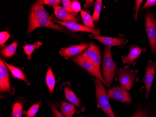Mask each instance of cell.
I'll return each instance as SVG.
<instances>
[{
	"label": "cell",
	"mask_w": 156,
	"mask_h": 117,
	"mask_svg": "<svg viewBox=\"0 0 156 117\" xmlns=\"http://www.w3.org/2000/svg\"><path fill=\"white\" fill-rule=\"evenodd\" d=\"M40 27H48L59 31H63V28L54 23L43 5L36 3L32 7L30 13L28 33H31L35 29Z\"/></svg>",
	"instance_id": "obj_1"
},
{
	"label": "cell",
	"mask_w": 156,
	"mask_h": 117,
	"mask_svg": "<svg viewBox=\"0 0 156 117\" xmlns=\"http://www.w3.org/2000/svg\"><path fill=\"white\" fill-rule=\"evenodd\" d=\"M73 60L77 65L84 68L92 75L95 76L98 80L100 81L102 83H104V85L109 87L105 82L104 78L102 77L100 69H99L95 65L89 60L79 55L75 58H73Z\"/></svg>",
	"instance_id": "obj_4"
},
{
	"label": "cell",
	"mask_w": 156,
	"mask_h": 117,
	"mask_svg": "<svg viewBox=\"0 0 156 117\" xmlns=\"http://www.w3.org/2000/svg\"><path fill=\"white\" fill-rule=\"evenodd\" d=\"M95 90L98 107L108 117H115L109 104L108 93L102 82L98 80L95 81Z\"/></svg>",
	"instance_id": "obj_3"
},
{
	"label": "cell",
	"mask_w": 156,
	"mask_h": 117,
	"mask_svg": "<svg viewBox=\"0 0 156 117\" xmlns=\"http://www.w3.org/2000/svg\"><path fill=\"white\" fill-rule=\"evenodd\" d=\"M143 1H142H142H139V0H138V1H136V11L135 16V17L136 20V19H137L139 7H140V5H141Z\"/></svg>",
	"instance_id": "obj_32"
},
{
	"label": "cell",
	"mask_w": 156,
	"mask_h": 117,
	"mask_svg": "<svg viewBox=\"0 0 156 117\" xmlns=\"http://www.w3.org/2000/svg\"><path fill=\"white\" fill-rule=\"evenodd\" d=\"M71 7L73 12L78 13L81 11L80 3L78 1H73L71 2Z\"/></svg>",
	"instance_id": "obj_29"
},
{
	"label": "cell",
	"mask_w": 156,
	"mask_h": 117,
	"mask_svg": "<svg viewBox=\"0 0 156 117\" xmlns=\"http://www.w3.org/2000/svg\"><path fill=\"white\" fill-rule=\"evenodd\" d=\"M80 55L83 58L89 60L99 69H100V66L101 62V53L99 46L90 44L88 48Z\"/></svg>",
	"instance_id": "obj_7"
},
{
	"label": "cell",
	"mask_w": 156,
	"mask_h": 117,
	"mask_svg": "<svg viewBox=\"0 0 156 117\" xmlns=\"http://www.w3.org/2000/svg\"><path fill=\"white\" fill-rule=\"evenodd\" d=\"M145 29L149 40L151 52H156V19L151 13L145 16Z\"/></svg>",
	"instance_id": "obj_5"
},
{
	"label": "cell",
	"mask_w": 156,
	"mask_h": 117,
	"mask_svg": "<svg viewBox=\"0 0 156 117\" xmlns=\"http://www.w3.org/2000/svg\"><path fill=\"white\" fill-rule=\"evenodd\" d=\"M10 35L7 31H2L0 33V45L1 47H4L6 41L9 39Z\"/></svg>",
	"instance_id": "obj_27"
},
{
	"label": "cell",
	"mask_w": 156,
	"mask_h": 117,
	"mask_svg": "<svg viewBox=\"0 0 156 117\" xmlns=\"http://www.w3.org/2000/svg\"><path fill=\"white\" fill-rule=\"evenodd\" d=\"M61 2L63 4V8L71 14H73V11L71 7V2L69 0H63Z\"/></svg>",
	"instance_id": "obj_28"
},
{
	"label": "cell",
	"mask_w": 156,
	"mask_h": 117,
	"mask_svg": "<svg viewBox=\"0 0 156 117\" xmlns=\"http://www.w3.org/2000/svg\"><path fill=\"white\" fill-rule=\"evenodd\" d=\"M41 104V101H39L37 103L33 104L29 110L28 111L24 112V113L26 114L25 117H34L36 115L38 112V109L40 108Z\"/></svg>",
	"instance_id": "obj_25"
},
{
	"label": "cell",
	"mask_w": 156,
	"mask_h": 117,
	"mask_svg": "<svg viewBox=\"0 0 156 117\" xmlns=\"http://www.w3.org/2000/svg\"><path fill=\"white\" fill-rule=\"evenodd\" d=\"M89 45L88 44L83 43L80 45L70 46L66 48H62L59 53L61 55L67 59L70 57L81 53L84 50H86L89 47Z\"/></svg>",
	"instance_id": "obj_12"
},
{
	"label": "cell",
	"mask_w": 156,
	"mask_h": 117,
	"mask_svg": "<svg viewBox=\"0 0 156 117\" xmlns=\"http://www.w3.org/2000/svg\"><path fill=\"white\" fill-rule=\"evenodd\" d=\"M17 47V42H14L2 50V55L6 58H10L15 54Z\"/></svg>",
	"instance_id": "obj_20"
},
{
	"label": "cell",
	"mask_w": 156,
	"mask_h": 117,
	"mask_svg": "<svg viewBox=\"0 0 156 117\" xmlns=\"http://www.w3.org/2000/svg\"><path fill=\"white\" fill-rule=\"evenodd\" d=\"M11 90L9 74L7 67L2 60H0V91L9 92Z\"/></svg>",
	"instance_id": "obj_11"
},
{
	"label": "cell",
	"mask_w": 156,
	"mask_h": 117,
	"mask_svg": "<svg viewBox=\"0 0 156 117\" xmlns=\"http://www.w3.org/2000/svg\"><path fill=\"white\" fill-rule=\"evenodd\" d=\"M54 14L57 18L62 21L65 22H78L79 19L73 16L71 13L66 10L63 7H60L59 5L53 6Z\"/></svg>",
	"instance_id": "obj_14"
},
{
	"label": "cell",
	"mask_w": 156,
	"mask_h": 117,
	"mask_svg": "<svg viewBox=\"0 0 156 117\" xmlns=\"http://www.w3.org/2000/svg\"><path fill=\"white\" fill-rule=\"evenodd\" d=\"M52 108V111H53V113H54V115H56V117H66L64 115H63V114H62V113L59 112L58 110L57 109H56L55 107H53L52 106L51 107Z\"/></svg>",
	"instance_id": "obj_31"
},
{
	"label": "cell",
	"mask_w": 156,
	"mask_h": 117,
	"mask_svg": "<svg viewBox=\"0 0 156 117\" xmlns=\"http://www.w3.org/2000/svg\"><path fill=\"white\" fill-rule=\"evenodd\" d=\"M64 92L66 97L69 102L77 106H80L79 99L71 90L68 87H65L64 88Z\"/></svg>",
	"instance_id": "obj_18"
},
{
	"label": "cell",
	"mask_w": 156,
	"mask_h": 117,
	"mask_svg": "<svg viewBox=\"0 0 156 117\" xmlns=\"http://www.w3.org/2000/svg\"><path fill=\"white\" fill-rule=\"evenodd\" d=\"M46 83L50 93H52L55 88L56 81L52 69L49 68L46 75Z\"/></svg>",
	"instance_id": "obj_19"
},
{
	"label": "cell",
	"mask_w": 156,
	"mask_h": 117,
	"mask_svg": "<svg viewBox=\"0 0 156 117\" xmlns=\"http://www.w3.org/2000/svg\"><path fill=\"white\" fill-rule=\"evenodd\" d=\"M156 5V0H147L142 9Z\"/></svg>",
	"instance_id": "obj_30"
},
{
	"label": "cell",
	"mask_w": 156,
	"mask_h": 117,
	"mask_svg": "<svg viewBox=\"0 0 156 117\" xmlns=\"http://www.w3.org/2000/svg\"><path fill=\"white\" fill-rule=\"evenodd\" d=\"M60 110L62 114L66 117H72L76 112L74 104L68 103L65 101L62 102Z\"/></svg>",
	"instance_id": "obj_17"
},
{
	"label": "cell",
	"mask_w": 156,
	"mask_h": 117,
	"mask_svg": "<svg viewBox=\"0 0 156 117\" xmlns=\"http://www.w3.org/2000/svg\"><path fill=\"white\" fill-rule=\"evenodd\" d=\"M3 62H4V64L6 65L7 68H8L10 70L11 74H12V76L14 78H18V79L22 80L24 82L27 83L28 85H30V83L27 80V78H26V75L24 74V73H23V71L22 69L18 68L16 67L12 66V65H10V64L7 63V62H5L4 61H3Z\"/></svg>",
	"instance_id": "obj_16"
},
{
	"label": "cell",
	"mask_w": 156,
	"mask_h": 117,
	"mask_svg": "<svg viewBox=\"0 0 156 117\" xmlns=\"http://www.w3.org/2000/svg\"><path fill=\"white\" fill-rule=\"evenodd\" d=\"M42 45V43L40 42H37L34 43V44L26 45L25 46H23L24 49V52L28 56V59L30 60L31 58V54L36 49H38Z\"/></svg>",
	"instance_id": "obj_22"
},
{
	"label": "cell",
	"mask_w": 156,
	"mask_h": 117,
	"mask_svg": "<svg viewBox=\"0 0 156 117\" xmlns=\"http://www.w3.org/2000/svg\"><path fill=\"white\" fill-rule=\"evenodd\" d=\"M90 37L92 38L97 39L103 44L109 47L113 46H122L126 43L125 40L122 38L102 37V36H97L94 34L90 35Z\"/></svg>",
	"instance_id": "obj_13"
},
{
	"label": "cell",
	"mask_w": 156,
	"mask_h": 117,
	"mask_svg": "<svg viewBox=\"0 0 156 117\" xmlns=\"http://www.w3.org/2000/svg\"><path fill=\"white\" fill-rule=\"evenodd\" d=\"M55 22L58 24H61L63 26L66 27L69 30L72 31H83V32H90L94 35L99 36L101 34V32L99 30L91 29L85 26L80 25L79 24L73 22H65V21H57L55 20Z\"/></svg>",
	"instance_id": "obj_10"
},
{
	"label": "cell",
	"mask_w": 156,
	"mask_h": 117,
	"mask_svg": "<svg viewBox=\"0 0 156 117\" xmlns=\"http://www.w3.org/2000/svg\"><path fill=\"white\" fill-rule=\"evenodd\" d=\"M156 70V62L150 60L146 68L144 82L146 87L145 97L148 98L149 96L151 85L154 79L155 71Z\"/></svg>",
	"instance_id": "obj_9"
},
{
	"label": "cell",
	"mask_w": 156,
	"mask_h": 117,
	"mask_svg": "<svg viewBox=\"0 0 156 117\" xmlns=\"http://www.w3.org/2000/svg\"><path fill=\"white\" fill-rule=\"evenodd\" d=\"M142 50L138 46H133L130 48V52L127 56H122V62L124 63L131 64L140 56Z\"/></svg>",
	"instance_id": "obj_15"
},
{
	"label": "cell",
	"mask_w": 156,
	"mask_h": 117,
	"mask_svg": "<svg viewBox=\"0 0 156 117\" xmlns=\"http://www.w3.org/2000/svg\"><path fill=\"white\" fill-rule=\"evenodd\" d=\"M118 79L122 87L126 90L132 88L135 81V73L128 69H120L118 72Z\"/></svg>",
	"instance_id": "obj_8"
},
{
	"label": "cell",
	"mask_w": 156,
	"mask_h": 117,
	"mask_svg": "<svg viewBox=\"0 0 156 117\" xmlns=\"http://www.w3.org/2000/svg\"><path fill=\"white\" fill-rule=\"evenodd\" d=\"M132 117H146V116L143 112L139 111L137 112Z\"/></svg>",
	"instance_id": "obj_33"
},
{
	"label": "cell",
	"mask_w": 156,
	"mask_h": 117,
	"mask_svg": "<svg viewBox=\"0 0 156 117\" xmlns=\"http://www.w3.org/2000/svg\"><path fill=\"white\" fill-rule=\"evenodd\" d=\"M108 98H112L119 102L127 103H131L130 93L123 87L116 86L108 91Z\"/></svg>",
	"instance_id": "obj_6"
},
{
	"label": "cell",
	"mask_w": 156,
	"mask_h": 117,
	"mask_svg": "<svg viewBox=\"0 0 156 117\" xmlns=\"http://www.w3.org/2000/svg\"><path fill=\"white\" fill-rule=\"evenodd\" d=\"M102 1L97 0L94 4V10L93 15V19L95 23H98L101 12Z\"/></svg>",
	"instance_id": "obj_23"
},
{
	"label": "cell",
	"mask_w": 156,
	"mask_h": 117,
	"mask_svg": "<svg viewBox=\"0 0 156 117\" xmlns=\"http://www.w3.org/2000/svg\"><path fill=\"white\" fill-rule=\"evenodd\" d=\"M53 117H55V115H53Z\"/></svg>",
	"instance_id": "obj_35"
},
{
	"label": "cell",
	"mask_w": 156,
	"mask_h": 117,
	"mask_svg": "<svg viewBox=\"0 0 156 117\" xmlns=\"http://www.w3.org/2000/svg\"><path fill=\"white\" fill-rule=\"evenodd\" d=\"M116 68V65L111 55V47L107 46L105 48L102 70L104 80L109 87L113 82Z\"/></svg>",
	"instance_id": "obj_2"
},
{
	"label": "cell",
	"mask_w": 156,
	"mask_h": 117,
	"mask_svg": "<svg viewBox=\"0 0 156 117\" xmlns=\"http://www.w3.org/2000/svg\"><path fill=\"white\" fill-rule=\"evenodd\" d=\"M80 13H81L83 24L85 26L91 29H95V26L94 24L93 17L91 16L90 14L83 10H81Z\"/></svg>",
	"instance_id": "obj_21"
},
{
	"label": "cell",
	"mask_w": 156,
	"mask_h": 117,
	"mask_svg": "<svg viewBox=\"0 0 156 117\" xmlns=\"http://www.w3.org/2000/svg\"><path fill=\"white\" fill-rule=\"evenodd\" d=\"M86 4H85V8L87 9L88 8L92 5V3L93 2V1H86Z\"/></svg>",
	"instance_id": "obj_34"
},
{
	"label": "cell",
	"mask_w": 156,
	"mask_h": 117,
	"mask_svg": "<svg viewBox=\"0 0 156 117\" xmlns=\"http://www.w3.org/2000/svg\"><path fill=\"white\" fill-rule=\"evenodd\" d=\"M23 105L19 102L14 103L12 106V117H22Z\"/></svg>",
	"instance_id": "obj_24"
},
{
	"label": "cell",
	"mask_w": 156,
	"mask_h": 117,
	"mask_svg": "<svg viewBox=\"0 0 156 117\" xmlns=\"http://www.w3.org/2000/svg\"><path fill=\"white\" fill-rule=\"evenodd\" d=\"M61 1L60 0H40L37 2V4H46V5H51L52 7L57 6L61 3Z\"/></svg>",
	"instance_id": "obj_26"
}]
</instances>
